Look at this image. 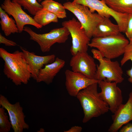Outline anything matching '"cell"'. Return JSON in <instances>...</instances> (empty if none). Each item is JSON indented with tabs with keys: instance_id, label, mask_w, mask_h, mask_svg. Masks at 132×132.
Instances as JSON below:
<instances>
[{
	"instance_id": "6da1fadb",
	"label": "cell",
	"mask_w": 132,
	"mask_h": 132,
	"mask_svg": "<svg viewBox=\"0 0 132 132\" xmlns=\"http://www.w3.org/2000/svg\"><path fill=\"white\" fill-rule=\"evenodd\" d=\"M0 57L4 61L3 72L16 86L27 84L31 77L29 66L22 52L11 53L0 48Z\"/></svg>"
},
{
	"instance_id": "7a4b0ae2",
	"label": "cell",
	"mask_w": 132,
	"mask_h": 132,
	"mask_svg": "<svg viewBox=\"0 0 132 132\" xmlns=\"http://www.w3.org/2000/svg\"><path fill=\"white\" fill-rule=\"evenodd\" d=\"M98 84L96 83L89 85L81 90L76 96L83 110L84 123L105 113L109 110L108 105L99 95Z\"/></svg>"
},
{
	"instance_id": "3957f363",
	"label": "cell",
	"mask_w": 132,
	"mask_h": 132,
	"mask_svg": "<svg viewBox=\"0 0 132 132\" xmlns=\"http://www.w3.org/2000/svg\"><path fill=\"white\" fill-rule=\"evenodd\" d=\"M129 40L120 33L117 35L93 37L88 44L100 51L104 57L112 59L123 55Z\"/></svg>"
},
{
	"instance_id": "277c9868",
	"label": "cell",
	"mask_w": 132,
	"mask_h": 132,
	"mask_svg": "<svg viewBox=\"0 0 132 132\" xmlns=\"http://www.w3.org/2000/svg\"><path fill=\"white\" fill-rule=\"evenodd\" d=\"M66 9L72 13L85 29L88 37L91 39L98 24L105 17L98 13L92 12L84 5L70 1L63 4Z\"/></svg>"
},
{
	"instance_id": "5b68a950",
	"label": "cell",
	"mask_w": 132,
	"mask_h": 132,
	"mask_svg": "<svg viewBox=\"0 0 132 132\" xmlns=\"http://www.w3.org/2000/svg\"><path fill=\"white\" fill-rule=\"evenodd\" d=\"M23 31L30 36V40L36 42L43 53L49 52L51 47L56 43H63L68 39L70 33L65 27L54 29L46 33L38 34L29 27H24Z\"/></svg>"
},
{
	"instance_id": "8992f818",
	"label": "cell",
	"mask_w": 132,
	"mask_h": 132,
	"mask_svg": "<svg viewBox=\"0 0 132 132\" xmlns=\"http://www.w3.org/2000/svg\"><path fill=\"white\" fill-rule=\"evenodd\" d=\"M72 2L87 6L92 12L96 11L104 17L109 18L112 17L118 25L120 32L125 33L128 14L115 11L107 5L104 0H73Z\"/></svg>"
},
{
	"instance_id": "52a82bcc",
	"label": "cell",
	"mask_w": 132,
	"mask_h": 132,
	"mask_svg": "<svg viewBox=\"0 0 132 132\" xmlns=\"http://www.w3.org/2000/svg\"><path fill=\"white\" fill-rule=\"evenodd\" d=\"M63 27L69 30L72 39L70 52L73 56L78 52H87L90 39L80 22L75 18L62 23Z\"/></svg>"
},
{
	"instance_id": "ba28073f",
	"label": "cell",
	"mask_w": 132,
	"mask_h": 132,
	"mask_svg": "<svg viewBox=\"0 0 132 132\" xmlns=\"http://www.w3.org/2000/svg\"><path fill=\"white\" fill-rule=\"evenodd\" d=\"M123 72L119 62L104 58L103 60L97 65L95 79L99 81L105 80L109 82L121 83L124 79Z\"/></svg>"
},
{
	"instance_id": "9c48e42d",
	"label": "cell",
	"mask_w": 132,
	"mask_h": 132,
	"mask_svg": "<svg viewBox=\"0 0 132 132\" xmlns=\"http://www.w3.org/2000/svg\"><path fill=\"white\" fill-rule=\"evenodd\" d=\"M0 105L7 110L14 132H22L24 130L29 128V125L25 122V116L23 108L19 102L12 104L7 98L1 94Z\"/></svg>"
},
{
	"instance_id": "30bf717a",
	"label": "cell",
	"mask_w": 132,
	"mask_h": 132,
	"mask_svg": "<svg viewBox=\"0 0 132 132\" xmlns=\"http://www.w3.org/2000/svg\"><path fill=\"white\" fill-rule=\"evenodd\" d=\"M117 83L105 80L100 81L98 84L101 89L99 95L102 100L109 106V110L113 114L122 104V91L117 86Z\"/></svg>"
},
{
	"instance_id": "8fae6325",
	"label": "cell",
	"mask_w": 132,
	"mask_h": 132,
	"mask_svg": "<svg viewBox=\"0 0 132 132\" xmlns=\"http://www.w3.org/2000/svg\"><path fill=\"white\" fill-rule=\"evenodd\" d=\"M0 7L8 15L13 17L16 21L19 33H21L23 31L24 26L26 25H33L38 29L42 27L24 11L21 6L16 2L11 0H4Z\"/></svg>"
},
{
	"instance_id": "7c38bea8",
	"label": "cell",
	"mask_w": 132,
	"mask_h": 132,
	"mask_svg": "<svg viewBox=\"0 0 132 132\" xmlns=\"http://www.w3.org/2000/svg\"><path fill=\"white\" fill-rule=\"evenodd\" d=\"M69 65L72 71L81 73L89 78L95 79L97 66L94 58L87 52H78L73 55Z\"/></svg>"
},
{
	"instance_id": "4fadbf2b",
	"label": "cell",
	"mask_w": 132,
	"mask_h": 132,
	"mask_svg": "<svg viewBox=\"0 0 132 132\" xmlns=\"http://www.w3.org/2000/svg\"><path fill=\"white\" fill-rule=\"evenodd\" d=\"M65 85L69 94L72 97H76L81 90L89 85L99 81L89 78L82 74L69 69L65 72Z\"/></svg>"
},
{
	"instance_id": "5bb4252c",
	"label": "cell",
	"mask_w": 132,
	"mask_h": 132,
	"mask_svg": "<svg viewBox=\"0 0 132 132\" xmlns=\"http://www.w3.org/2000/svg\"><path fill=\"white\" fill-rule=\"evenodd\" d=\"M113 114V122L108 129L109 132H117L123 125L132 121V91L126 102L122 104Z\"/></svg>"
},
{
	"instance_id": "9a60e30c",
	"label": "cell",
	"mask_w": 132,
	"mask_h": 132,
	"mask_svg": "<svg viewBox=\"0 0 132 132\" xmlns=\"http://www.w3.org/2000/svg\"><path fill=\"white\" fill-rule=\"evenodd\" d=\"M20 48L29 66L31 77L36 81L39 71L44 65L52 63L55 59V56L54 54L39 56L36 55L33 52H29L21 46H20Z\"/></svg>"
},
{
	"instance_id": "2e32d148",
	"label": "cell",
	"mask_w": 132,
	"mask_h": 132,
	"mask_svg": "<svg viewBox=\"0 0 132 132\" xmlns=\"http://www.w3.org/2000/svg\"><path fill=\"white\" fill-rule=\"evenodd\" d=\"M65 63L64 60L56 57L54 62L45 65L44 68L40 69L36 82H43L47 85L50 84L55 77L64 66Z\"/></svg>"
},
{
	"instance_id": "e0dca14e",
	"label": "cell",
	"mask_w": 132,
	"mask_h": 132,
	"mask_svg": "<svg viewBox=\"0 0 132 132\" xmlns=\"http://www.w3.org/2000/svg\"><path fill=\"white\" fill-rule=\"evenodd\" d=\"M109 18L105 17L98 24L94 33L93 37L115 35L121 33L118 25L112 23Z\"/></svg>"
},
{
	"instance_id": "ac0fdd59",
	"label": "cell",
	"mask_w": 132,
	"mask_h": 132,
	"mask_svg": "<svg viewBox=\"0 0 132 132\" xmlns=\"http://www.w3.org/2000/svg\"><path fill=\"white\" fill-rule=\"evenodd\" d=\"M0 7V23L2 30L5 36L18 33V30L16 21Z\"/></svg>"
},
{
	"instance_id": "d6986e66",
	"label": "cell",
	"mask_w": 132,
	"mask_h": 132,
	"mask_svg": "<svg viewBox=\"0 0 132 132\" xmlns=\"http://www.w3.org/2000/svg\"><path fill=\"white\" fill-rule=\"evenodd\" d=\"M110 8L118 13L132 14V0H104Z\"/></svg>"
},
{
	"instance_id": "ffe728a7",
	"label": "cell",
	"mask_w": 132,
	"mask_h": 132,
	"mask_svg": "<svg viewBox=\"0 0 132 132\" xmlns=\"http://www.w3.org/2000/svg\"><path fill=\"white\" fill-rule=\"evenodd\" d=\"M43 8L55 15L58 18L66 17V12L63 5L53 0H44L41 3Z\"/></svg>"
},
{
	"instance_id": "44dd1931",
	"label": "cell",
	"mask_w": 132,
	"mask_h": 132,
	"mask_svg": "<svg viewBox=\"0 0 132 132\" xmlns=\"http://www.w3.org/2000/svg\"><path fill=\"white\" fill-rule=\"evenodd\" d=\"M33 18L37 23L42 27L51 22H58V18L55 15L43 8L36 13Z\"/></svg>"
},
{
	"instance_id": "7402d4cb",
	"label": "cell",
	"mask_w": 132,
	"mask_h": 132,
	"mask_svg": "<svg viewBox=\"0 0 132 132\" xmlns=\"http://www.w3.org/2000/svg\"><path fill=\"white\" fill-rule=\"evenodd\" d=\"M27 10L31 14L34 16L39 10L43 8L37 0H12Z\"/></svg>"
},
{
	"instance_id": "603a6c76",
	"label": "cell",
	"mask_w": 132,
	"mask_h": 132,
	"mask_svg": "<svg viewBox=\"0 0 132 132\" xmlns=\"http://www.w3.org/2000/svg\"><path fill=\"white\" fill-rule=\"evenodd\" d=\"M5 109L2 107L0 108V132H9L12 126Z\"/></svg>"
},
{
	"instance_id": "cb8c5ba5",
	"label": "cell",
	"mask_w": 132,
	"mask_h": 132,
	"mask_svg": "<svg viewBox=\"0 0 132 132\" xmlns=\"http://www.w3.org/2000/svg\"><path fill=\"white\" fill-rule=\"evenodd\" d=\"M123 56L121 61V66H123L127 61H132V47H126Z\"/></svg>"
},
{
	"instance_id": "d4e9b609",
	"label": "cell",
	"mask_w": 132,
	"mask_h": 132,
	"mask_svg": "<svg viewBox=\"0 0 132 132\" xmlns=\"http://www.w3.org/2000/svg\"><path fill=\"white\" fill-rule=\"evenodd\" d=\"M125 33L129 40L132 35V14L128 15L127 25Z\"/></svg>"
},
{
	"instance_id": "484cf974",
	"label": "cell",
	"mask_w": 132,
	"mask_h": 132,
	"mask_svg": "<svg viewBox=\"0 0 132 132\" xmlns=\"http://www.w3.org/2000/svg\"><path fill=\"white\" fill-rule=\"evenodd\" d=\"M0 44H4L6 46H16L17 45L15 42L8 40L0 33Z\"/></svg>"
},
{
	"instance_id": "4316f807",
	"label": "cell",
	"mask_w": 132,
	"mask_h": 132,
	"mask_svg": "<svg viewBox=\"0 0 132 132\" xmlns=\"http://www.w3.org/2000/svg\"><path fill=\"white\" fill-rule=\"evenodd\" d=\"M91 51L93 54L94 58L98 60L99 63L103 61L104 57L100 51L98 49H93Z\"/></svg>"
},
{
	"instance_id": "83f0119b",
	"label": "cell",
	"mask_w": 132,
	"mask_h": 132,
	"mask_svg": "<svg viewBox=\"0 0 132 132\" xmlns=\"http://www.w3.org/2000/svg\"><path fill=\"white\" fill-rule=\"evenodd\" d=\"M120 129V132H132V123H128Z\"/></svg>"
},
{
	"instance_id": "f1b7e54d",
	"label": "cell",
	"mask_w": 132,
	"mask_h": 132,
	"mask_svg": "<svg viewBox=\"0 0 132 132\" xmlns=\"http://www.w3.org/2000/svg\"><path fill=\"white\" fill-rule=\"evenodd\" d=\"M82 128L80 126H75L72 127L67 131H64L65 132H80L82 130Z\"/></svg>"
},
{
	"instance_id": "f546056e",
	"label": "cell",
	"mask_w": 132,
	"mask_h": 132,
	"mask_svg": "<svg viewBox=\"0 0 132 132\" xmlns=\"http://www.w3.org/2000/svg\"><path fill=\"white\" fill-rule=\"evenodd\" d=\"M126 74L129 77L128 79V81L132 83V65L131 68L126 71Z\"/></svg>"
},
{
	"instance_id": "4dcf8cb0",
	"label": "cell",
	"mask_w": 132,
	"mask_h": 132,
	"mask_svg": "<svg viewBox=\"0 0 132 132\" xmlns=\"http://www.w3.org/2000/svg\"><path fill=\"white\" fill-rule=\"evenodd\" d=\"M129 40V43L127 47H132V35Z\"/></svg>"
},
{
	"instance_id": "1f68e13d",
	"label": "cell",
	"mask_w": 132,
	"mask_h": 132,
	"mask_svg": "<svg viewBox=\"0 0 132 132\" xmlns=\"http://www.w3.org/2000/svg\"><path fill=\"white\" fill-rule=\"evenodd\" d=\"M44 129L41 128L40 129L39 131L37 132H44Z\"/></svg>"
},
{
	"instance_id": "d6a6232c",
	"label": "cell",
	"mask_w": 132,
	"mask_h": 132,
	"mask_svg": "<svg viewBox=\"0 0 132 132\" xmlns=\"http://www.w3.org/2000/svg\"><path fill=\"white\" fill-rule=\"evenodd\" d=\"M43 0H37V1L39 2L42 1H43Z\"/></svg>"
},
{
	"instance_id": "836d02e7",
	"label": "cell",
	"mask_w": 132,
	"mask_h": 132,
	"mask_svg": "<svg viewBox=\"0 0 132 132\" xmlns=\"http://www.w3.org/2000/svg\"></svg>"
}]
</instances>
